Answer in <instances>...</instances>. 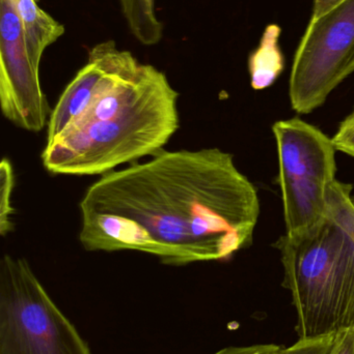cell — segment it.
I'll return each mask as SVG.
<instances>
[{
  "instance_id": "6da1fadb",
  "label": "cell",
  "mask_w": 354,
  "mask_h": 354,
  "mask_svg": "<svg viewBox=\"0 0 354 354\" xmlns=\"http://www.w3.org/2000/svg\"><path fill=\"white\" fill-rule=\"evenodd\" d=\"M89 252L149 254L166 266L226 261L253 243L254 183L222 149L162 151L101 176L79 203Z\"/></svg>"
},
{
  "instance_id": "7a4b0ae2",
  "label": "cell",
  "mask_w": 354,
  "mask_h": 354,
  "mask_svg": "<svg viewBox=\"0 0 354 354\" xmlns=\"http://www.w3.org/2000/svg\"><path fill=\"white\" fill-rule=\"evenodd\" d=\"M179 93L168 76L123 50L87 107L46 142L55 176H103L164 151L180 127Z\"/></svg>"
},
{
  "instance_id": "3957f363",
  "label": "cell",
  "mask_w": 354,
  "mask_h": 354,
  "mask_svg": "<svg viewBox=\"0 0 354 354\" xmlns=\"http://www.w3.org/2000/svg\"><path fill=\"white\" fill-rule=\"evenodd\" d=\"M274 247L282 256L283 286L292 297L299 338L336 333L354 270V239L346 225L330 207V216L313 232L297 241L283 235Z\"/></svg>"
},
{
  "instance_id": "277c9868",
  "label": "cell",
  "mask_w": 354,
  "mask_h": 354,
  "mask_svg": "<svg viewBox=\"0 0 354 354\" xmlns=\"http://www.w3.org/2000/svg\"><path fill=\"white\" fill-rule=\"evenodd\" d=\"M278 158L286 236L303 239L330 216L328 193L337 180L332 138L299 118L272 126Z\"/></svg>"
},
{
  "instance_id": "5b68a950",
  "label": "cell",
  "mask_w": 354,
  "mask_h": 354,
  "mask_svg": "<svg viewBox=\"0 0 354 354\" xmlns=\"http://www.w3.org/2000/svg\"><path fill=\"white\" fill-rule=\"evenodd\" d=\"M0 354H91L24 258L0 260Z\"/></svg>"
},
{
  "instance_id": "8992f818",
  "label": "cell",
  "mask_w": 354,
  "mask_h": 354,
  "mask_svg": "<svg viewBox=\"0 0 354 354\" xmlns=\"http://www.w3.org/2000/svg\"><path fill=\"white\" fill-rule=\"evenodd\" d=\"M354 72V0L310 21L289 80L291 107L310 114Z\"/></svg>"
},
{
  "instance_id": "52a82bcc",
  "label": "cell",
  "mask_w": 354,
  "mask_h": 354,
  "mask_svg": "<svg viewBox=\"0 0 354 354\" xmlns=\"http://www.w3.org/2000/svg\"><path fill=\"white\" fill-rule=\"evenodd\" d=\"M0 108L10 124L31 133L44 130L51 113L12 0H0Z\"/></svg>"
},
{
  "instance_id": "ba28073f",
  "label": "cell",
  "mask_w": 354,
  "mask_h": 354,
  "mask_svg": "<svg viewBox=\"0 0 354 354\" xmlns=\"http://www.w3.org/2000/svg\"><path fill=\"white\" fill-rule=\"evenodd\" d=\"M116 41H102L91 48L87 62L67 85L50 113L46 142L55 138L93 99L105 75L114 68L122 54Z\"/></svg>"
},
{
  "instance_id": "9c48e42d",
  "label": "cell",
  "mask_w": 354,
  "mask_h": 354,
  "mask_svg": "<svg viewBox=\"0 0 354 354\" xmlns=\"http://www.w3.org/2000/svg\"><path fill=\"white\" fill-rule=\"evenodd\" d=\"M41 0H12L22 21L25 43L31 62L37 68L48 47L64 35V25L39 6Z\"/></svg>"
},
{
  "instance_id": "30bf717a",
  "label": "cell",
  "mask_w": 354,
  "mask_h": 354,
  "mask_svg": "<svg viewBox=\"0 0 354 354\" xmlns=\"http://www.w3.org/2000/svg\"><path fill=\"white\" fill-rule=\"evenodd\" d=\"M282 30L276 24L266 27L259 47L249 58L251 85L255 91L272 86L284 70V56L278 39Z\"/></svg>"
},
{
  "instance_id": "8fae6325",
  "label": "cell",
  "mask_w": 354,
  "mask_h": 354,
  "mask_svg": "<svg viewBox=\"0 0 354 354\" xmlns=\"http://www.w3.org/2000/svg\"><path fill=\"white\" fill-rule=\"evenodd\" d=\"M123 16L133 37L145 46L157 45L163 37V23L149 18L141 0H118Z\"/></svg>"
},
{
  "instance_id": "7c38bea8",
  "label": "cell",
  "mask_w": 354,
  "mask_h": 354,
  "mask_svg": "<svg viewBox=\"0 0 354 354\" xmlns=\"http://www.w3.org/2000/svg\"><path fill=\"white\" fill-rule=\"evenodd\" d=\"M16 185L14 167L10 160L3 158L0 163V234L6 236L15 229L12 220V192Z\"/></svg>"
},
{
  "instance_id": "4fadbf2b",
  "label": "cell",
  "mask_w": 354,
  "mask_h": 354,
  "mask_svg": "<svg viewBox=\"0 0 354 354\" xmlns=\"http://www.w3.org/2000/svg\"><path fill=\"white\" fill-rule=\"evenodd\" d=\"M335 337L336 333L314 338L299 339L291 346L283 347L278 354H330Z\"/></svg>"
},
{
  "instance_id": "5bb4252c",
  "label": "cell",
  "mask_w": 354,
  "mask_h": 354,
  "mask_svg": "<svg viewBox=\"0 0 354 354\" xmlns=\"http://www.w3.org/2000/svg\"><path fill=\"white\" fill-rule=\"evenodd\" d=\"M332 140L337 151H341L354 158V109L341 122L338 132L335 134Z\"/></svg>"
},
{
  "instance_id": "9a60e30c",
  "label": "cell",
  "mask_w": 354,
  "mask_h": 354,
  "mask_svg": "<svg viewBox=\"0 0 354 354\" xmlns=\"http://www.w3.org/2000/svg\"><path fill=\"white\" fill-rule=\"evenodd\" d=\"M330 354H354V326L341 328L336 332Z\"/></svg>"
},
{
  "instance_id": "2e32d148",
  "label": "cell",
  "mask_w": 354,
  "mask_h": 354,
  "mask_svg": "<svg viewBox=\"0 0 354 354\" xmlns=\"http://www.w3.org/2000/svg\"><path fill=\"white\" fill-rule=\"evenodd\" d=\"M283 346L276 344H258L251 346L227 347L213 354H278Z\"/></svg>"
},
{
  "instance_id": "e0dca14e",
  "label": "cell",
  "mask_w": 354,
  "mask_h": 354,
  "mask_svg": "<svg viewBox=\"0 0 354 354\" xmlns=\"http://www.w3.org/2000/svg\"><path fill=\"white\" fill-rule=\"evenodd\" d=\"M346 0H315L311 21H316Z\"/></svg>"
},
{
  "instance_id": "ac0fdd59",
  "label": "cell",
  "mask_w": 354,
  "mask_h": 354,
  "mask_svg": "<svg viewBox=\"0 0 354 354\" xmlns=\"http://www.w3.org/2000/svg\"><path fill=\"white\" fill-rule=\"evenodd\" d=\"M143 1V8H145V12H147L149 18L151 19L153 22L162 23L161 21L158 19L157 14L155 10V0H141Z\"/></svg>"
}]
</instances>
